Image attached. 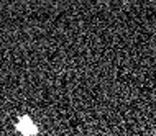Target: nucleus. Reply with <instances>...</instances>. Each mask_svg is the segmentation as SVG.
<instances>
[{
	"instance_id": "obj_1",
	"label": "nucleus",
	"mask_w": 156,
	"mask_h": 136,
	"mask_svg": "<svg viewBox=\"0 0 156 136\" xmlns=\"http://www.w3.org/2000/svg\"><path fill=\"white\" fill-rule=\"evenodd\" d=\"M18 131L20 133H23V134H35L36 133V128L33 126V123L30 118H22V121L18 123Z\"/></svg>"
}]
</instances>
